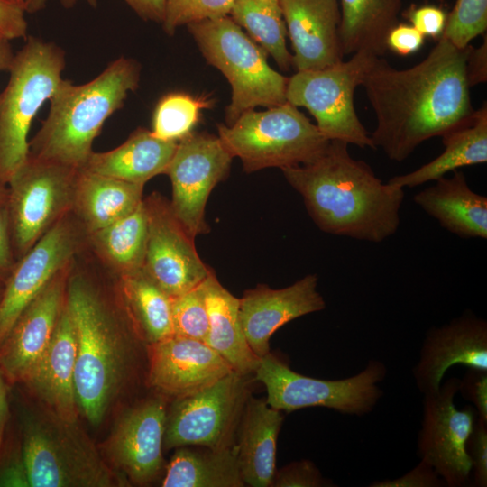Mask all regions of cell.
I'll use <instances>...</instances> for the list:
<instances>
[{"label": "cell", "instance_id": "cell-1", "mask_svg": "<svg viewBox=\"0 0 487 487\" xmlns=\"http://www.w3.org/2000/svg\"><path fill=\"white\" fill-rule=\"evenodd\" d=\"M471 45L459 49L440 37L419 63L398 69L378 57L362 86L376 116L373 146L391 161L458 125L474 111L466 78Z\"/></svg>", "mask_w": 487, "mask_h": 487}, {"label": "cell", "instance_id": "cell-2", "mask_svg": "<svg viewBox=\"0 0 487 487\" xmlns=\"http://www.w3.org/2000/svg\"><path fill=\"white\" fill-rule=\"evenodd\" d=\"M348 145L331 140L314 161L281 170L321 231L381 243L398 230L405 194L353 158Z\"/></svg>", "mask_w": 487, "mask_h": 487}, {"label": "cell", "instance_id": "cell-3", "mask_svg": "<svg viewBox=\"0 0 487 487\" xmlns=\"http://www.w3.org/2000/svg\"><path fill=\"white\" fill-rule=\"evenodd\" d=\"M66 307L73 323L75 391L79 413L99 425L131 379L138 335L86 277L68 278Z\"/></svg>", "mask_w": 487, "mask_h": 487}, {"label": "cell", "instance_id": "cell-4", "mask_svg": "<svg viewBox=\"0 0 487 487\" xmlns=\"http://www.w3.org/2000/svg\"><path fill=\"white\" fill-rule=\"evenodd\" d=\"M140 73L135 60L120 57L87 83L74 85L62 78L50 98L48 116L29 142V154L81 170L104 123L137 89Z\"/></svg>", "mask_w": 487, "mask_h": 487}, {"label": "cell", "instance_id": "cell-5", "mask_svg": "<svg viewBox=\"0 0 487 487\" xmlns=\"http://www.w3.org/2000/svg\"><path fill=\"white\" fill-rule=\"evenodd\" d=\"M21 455L30 487H112L124 483L78 420L63 418L45 407L24 416Z\"/></svg>", "mask_w": 487, "mask_h": 487}, {"label": "cell", "instance_id": "cell-6", "mask_svg": "<svg viewBox=\"0 0 487 487\" xmlns=\"http://www.w3.org/2000/svg\"><path fill=\"white\" fill-rule=\"evenodd\" d=\"M65 64L60 46L34 36L14 54L0 93V185L8 184L27 161L31 124L61 81Z\"/></svg>", "mask_w": 487, "mask_h": 487}, {"label": "cell", "instance_id": "cell-7", "mask_svg": "<svg viewBox=\"0 0 487 487\" xmlns=\"http://www.w3.org/2000/svg\"><path fill=\"white\" fill-rule=\"evenodd\" d=\"M187 26L207 62L231 85L226 125L257 106L267 108L287 102L289 78L269 65L268 54L229 15Z\"/></svg>", "mask_w": 487, "mask_h": 487}, {"label": "cell", "instance_id": "cell-8", "mask_svg": "<svg viewBox=\"0 0 487 487\" xmlns=\"http://www.w3.org/2000/svg\"><path fill=\"white\" fill-rule=\"evenodd\" d=\"M220 141L238 157L245 172L308 163L327 147L326 139L297 106L286 102L242 114L231 125L218 124Z\"/></svg>", "mask_w": 487, "mask_h": 487}, {"label": "cell", "instance_id": "cell-9", "mask_svg": "<svg viewBox=\"0 0 487 487\" xmlns=\"http://www.w3.org/2000/svg\"><path fill=\"white\" fill-rule=\"evenodd\" d=\"M378 57L360 51L321 69L299 70L289 78L287 102L305 107L329 141L338 140L375 150L371 135L354 108V92Z\"/></svg>", "mask_w": 487, "mask_h": 487}, {"label": "cell", "instance_id": "cell-10", "mask_svg": "<svg viewBox=\"0 0 487 487\" xmlns=\"http://www.w3.org/2000/svg\"><path fill=\"white\" fill-rule=\"evenodd\" d=\"M254 381L267 391V404L292 412L308 407H324L345 414L362 416L372 410L382 395L378 383L386 367L372 360L358 374L343 380H321L298 373L271 352L260 358Z\"/></svg>", "mask_w": 487, "mask_h": 487}, {"label": "cell", "instance_id": "cell-11", "mask_svg": "<svg viewBox=\"0 0 487 487\" xmlns=\"http://www.w3.org/2000/svg\"><path fill=\"white\" fill-rule=\"evenodd\" d=\"M251 375L233 371L213 384L172 400L167 410L163 448L234 446L248 398Z\"/></svg>", "mask_w": 487, "mask_h": 487}, {"label": "cell", "instance_id": "cell-12", "mask_svg": "<svg viewBox=\"0 0 487 487\" xmlns=\"http://www.w3.org/2000/svg\"><path fill=\"white\" fill-rule=\"evenodd\" d=\"M78 172L29 154L12 177L6 206L14 244L22 256L72 209Z\"/></svg>", "mask_w": 487, "mask_h": 487}, {"label": "cell", "instance_id": "cell-13", "mask_svg": "<svg viewBox=\"0 0 487 487\" xmlns=\"http://www.w3.org/2000/svg\"><path fill=\"white\" fill-rule=\"evenodd\" d=\"M233 156L218 136L190 133L178 142L165 172L170 179V208L195 238L209 232L205 208L213 188L229 173Z\"/></svg>", "mask_w": 487, "mask_h": 487}, {"label": "cell", "instance_id": "cell-14", "mask_svg": "<svg viewBox=\"0 0 487 487\" xmlns=\"http://www.w3.org/2000/svg\"><path fill=\"white\" fill-rule=\"evenodd\" d=\"M459 385L460 380L451 378L436 391L424 394L422 427L418 437L420 459L450 487L466 485L472 473L466 446L476 416L471 406L456 409L454 399Z\"/></svg>", "mask_w": 487, "mask_h": 487}, {"label": "cell", "instance_id": "cell-15", "mask_svg": "<svg viewBox=\"0 0 487 487\" xmlns=\"http://www.w3.org/2000/svg\"><path fill=\"white\" fill-rule=\"evenodd\" d=\"M166 397L147 398L116 420L102 447L111 469L125 482L148 485L161 473Z\"/></svg>", "mask_w": 487, "mask_h": 487}, {"label": "cell", "instance_id": "cell-16", "mask_svg": "<svg viewBox=\"0 0 487 487\" xmlns=\"http://www.w3.org/2000/svg\"><path fill=\"white\" fill-rule=\"evenodd\" d=\"M148 239L142 269L170 297L201 284L213 271L198 254L194 239L159 194L144 200Z\"/></svg>", "mask_w": 487, "mask_h": 487}, {"label": "cell", "instance_id": "cell-17", "mask_svg": "<svg viewBox=\"0 0 487 487\" xmlns=\"http://www.w3.org/2000/svg\"><path fill=\"white\" fill-rule=\"evenodd\" d=\"M78 232L69 214L59 220L14 266L0 299V345L24 308L69 267Z\"/></svg>", "mask_w": 487, "mask_h": 487}, {"label": "cell", "instance_id": "cell-18", "mask_svg": "<svg viewBox=\"0 0 487 487\" xmlns=\"http://www.w3.org/2000/svg\"><path fill=\"white\" fill-rule=\"evenodd\" d=\"M148 346V385L173 400L195 393L234 371L202 341L172 335Z\"/></svg>", "mask_w": 487, "mask_h": 487}, {"label": "cell", "instance_id": "cell-19", "mask_svg": "<svg viewBox=\"0 0 487 487\" xmlns=\"http://www.w3.org/2000/svg\"><path fill=\"white\" fill-rule=\"evenodd\" d=\"M317 283L316 274H308L282 289L259 284L244 291L240 299V323L248 345L258 357L270 353V339L280 327L326 308Z\"/></svg>", "mask_w": 487, "mask_h": 487}, {"label": "cell", "instance_id": "cell-20", "mask_svg": "<svg viewBox=\"0 0 487 487\" xmlns=\"http://www.w3.org/2000/svg\"><path fill=\"white\" fill-rule=\"evenodd\" d=\"M69 268L60 271L21 313L0 345V368L13 381H23L53 335L65 303Z\"/></svg>", "mask_w": 487, "mask_h": 487}, {"label": "cell", "instance_id": "cell-21", "mask_svg": "<svg viewBox=\"0 0 487 487\" xmlns=\"http://www.w3.org/2000/svg\"><path fill=\"white\" fill-rule=\"evenodd\" d=\"M455 364L487 371V324L469 312L427 333L413 371L418 390L436 391Z\"/></svg>", "mask_w": 487, "mask_h": 487}, {"label": "cell", "instance_id": "cell-22", "mask_svg": "<svg viewBox=\"0 0 487 487\" xmlns=\"http://www.w3.org/2000/svg\"><path fill=\"white\" fill-rule=\"evenodd\" d=\"M296 71L321 69L343 60L339 0H280Z\"/></svg>", "mask_w": 487, "mask_h": 487}, {"label": "cell", "instance_id": "cell-23", "mask_svg": "<svg viewBox=\"0 0 487 487\" xmlns=\"http://www.w3.org/2000/svg\"><path fill=\"white\" fill-rule=\"evenodd\" d=\"M77 342L66 302L60 314L51 340L23 381L43 406L69 419L79 413L75 391Z\"/></svg>", "mask_w": 487, "mask_h": 487}, {"label": "cell", "instance_id": "cell-24", "mask_svg": "<svg viewBox=\"0 0 487 487\" xmlns=\"http://www.w3.org/2000/svg\"><path fill=\"white\" fill-rule=\"evenodd\" d=\"M281 411L250 396L237 427L236 458L245 486L270 487L276 472Z\"/></svg>", "mask_w": 487, "mask_h": 487}, {"label": "cell", "instance_id": "cell-25", "mask_svg": "<svg viewBox=\"0 0 487 487\" xmlns=\"http://www.w3.org/2000/svg\"><path fill=\"white\" fill-rule=\"evenodd\" d=\"M414 196V201L450 233L463 238H487V198L474 192L464 172L453 171Z\"/></svg>", "mask_w": 487, "mask_h": 487}, {"label": "cell", "instance_id": "cell-26", "mask_svg": "<svg viewBox=\"0 0 487 487\" xmlns=\"http://www.w3.org/2000/svg\"><path fill=\"white\" fill-rule=\"evenodd\" d=\"M177 145L178 142L161 140L151 130L139 127L118 147L93 152L81 170L145 185L153 177L165 174Z\"/></svg>", "mask_w": 487, "mask_h": 487}, {"label": "cell", "instance_id": "cell-27", "mask_svg": "<svg viewBox=\"0 0 487 487\" xmlns=\"http://www.w3.org/2000/svg\"><path fill=\"white\" fill-rule=\"evenodd\" d=\"M441 138L445 148L440 155L413 171L390 179L388 183L400 188H415L460 168L486 163V103Z\"/></svg>", "mask_w": 487, "mask_h": 487}, {"label": "cell", "instance_id": "cell-28", "mask_svg": "<svg viewBox=\"0 0 487 487\" xmlns=\"http://www.w3.org/2000/svg\"><path fill=\"white\" fill-rule=\"evenodd\" d=\"M144 185L80 170L73 207L91 234L133 212L142 201Z\"/></svg>", "mask_w": 487, "mask_h": 487}, {"label": "cell", "instance_id": "cell-29", "mask_svg": "<svg viewBox=\"0 0 487 487\" xmlns=\"http://www.w3.org/2000/svg\"><path fill=\"white\" fill-rule=\"evenodd\" d=\"M209 328L205 343L243 374H253L258 357L248 345L239 318L240 299L229 292L214 271L202 282Z\"/></svg>", "mask_w": 487, "mask_h": 487}, {"label": "cell", "instance_id": "cell-30", "mask_svg": "<svg viewBox=\"0 0 487 487\" xmlns=\"http://www.w3.org/2000/svg\"><path fill=\"white\" fill-rule=\"evenodd\" d=\"M339 5L344 56L366 51L382 57L388 50L387 35L399 23L403 0H339Z\"/></svg>", "mask_w": 487, "mask_h": 487}, {"label": "cell", "instance_id": "cell-31", "mask_svg": "<svg viewBox=\"0 0 487 487\" xmlns=\"http://www.w3.org/2000/svg\"><path fill=\"white\" fill-rule=\"evenodd\" d=\"M162 487H244L235 444L212 449L181 446L166 465Z\"/></svg>", "mask_w": 487, "mask_h": 487}, {"label": "cell", "instance_id": "cell-32", "mask_svg": "<svg viewBox=\"0 0 487 487\" xmlns=\"http://www.w3.org/2000/svg\"><path fill=\"white\" fill-rule=\"evenodd\" d=\"M119 277L125 312L138 336L148 345L172 336L171 298L142 268Z\"/></svg>", "mask_w": 487, "mask_h": 487}, {"label": "cell", "instance_id": "cell-33", "mask_svg": "<svg viewBox=\"0 0 487 487\" xmlns=\"http://www.w3.org/2000/svg\"><path fill=\"white\" fill-rule=\"evenodd\" d=\"M89 235L96 251L119 276L142 269L148 239L144 199L127 216Z\"/></svg>", "mask_w": 487, "mask_h": 487}, {"label": "cell", "instance_id": "cell-34", "mask_svg": "<svg viewBox=\"0 0 487 487\" xmlns=\"http://www.w3.org/2000/svg\"><path fill=\"white\" fill-rule=\"evenodd\" d=\"M229 17L280 69H290L292 54L287 48V27L280 0H234Z\"/></svg>", "mask_w": 487, "mask_h": 487}, {"label": "cell", "instance_id": "cell-35", "mask_svg": "<svg viewBox=\"0 0 487 487\" xmlns=\"http://www.w3.org/2000/svg\"><path fill=\"white\" fill-rule=\"evenodd\" d=\"M208 102L182 92L163 96L152 115V134L164 141L179 142L190 133Z\"/></svg>", "mask_w": 487, "mask_h": 487}, {"label": "cell", "instance_id": "cell-36", "mask_svg": "<svg viewBox=\"0 0 487 487\" xmlns=\"http://www.w3.org/2000/svg\"><path fill=\"white\" fill-rule=\"evenodd\" d=\"M170 298L173 335L205 342L209 320L202 283Z\"/></svg>", "mask_w": 487, "mask_h": 487}, {"label": "cell", "instance_id": "cell-37", "mask_svg": "<svg viewBox=\"0 0 487 487\" xmlns=\"http://www.w3.org/2000/svg\"><path fill=\"white\" fill-rule=\"evenodd\" d=\"M487 28V0H456L440 37L464 49Z\"/></svg>", "mask_w": 487, "mask_h": 487}, {"label": "cell", "instance_id": "cell-38", "mask_svg": "<svg viewBox=\"0 0 487 487\" xmlns=\"http://www.w3.org/2000/svg\"><path fill=\"white\" fill-rule=\"evenodd\" d=\"M234 0H166L163 31L173 35L178 28L228 16Z\"/></svg>", "mask_w": 487, "mask_h": 487}, {"label": "cell", "instance_id": "cell-39", "mask_svg": "<svg viewBox=\"0 0 487 487\" xmlns=\"http://www.w3.org/2000/svg\"><path fill=\"white\" fill-rule=\"evenodd\" d=\"M326 480L315 464L308 460L293 462L276 470L272 487H320L326 486Z\"/></svg>", "mask_w": 487, "mask_h": 487}, {"label": "cell", "instance_id": "cell-40", "mask_svg": "<svg viewBox=\"0 0 487 487\" xmlns=\"http://www.w3.org/2000/svg\"><path fill=\"white\" fill-rule=\"evenodd\" d=\"M467 452L472 461L473 483L478 487L487 485V421L477 418L467 441Z\"/></svg>", "mask_w": 487, "mask_h": 487}, {"label": "cell", "instance_id": "cell-41", "mask_svg": "<svg viewBox=\"0 0 487 487\" xmlns=\"http://www.w3.org/2000/svg\"><path fill=\"white\" fill-rule=\"evenodd\" d=\"M403 15L420 33L433 38H440L447 17L442 8L428 5H412L403 13Z\"/></svg>", "mask_w": 487, "mask_h": 487}, {"label": "cell", "instance_id": "cell-42", "mask_svg": "<svg viewBox=\"0 0 487 487\" xmlns=\"http://www.w3.org/2000/svg\"><path fill=\"white\" fill-rule=\"evenodd\" d=\"M446 485L436 471L427 463H420L405 475L383 482H374L372 487H439Z\"/></svg>", "mask_w": 487, "mask_h": 487}, {"label": "cell", "instance_id": "cell-43", "mask_svg": "<svg viewBox=\"0 0 487 487\" xmlns=\"http://www.w3.org/2000/svg\"><path fill=\"white\" fill-rule=\"evenodd\" d=\"M459 391L475 405L479 418L487 421V371L470 369L460 381Z\"/></svg>", "mask_w": 487, "mask_h": 487}, {"label": "cell", "instance_id": "cell-44", "mask_svg": "<svg viewBox=\"0 0 487 487\" xmlns=\"http://www.w3.org/2000/svg\"><path fill=\"white\" fill-rule=\"evenodd\" d=\"M424 37L411 24L398 23L387 35V49L401 56L410 55L421 48Z\"/></svg>", "mask_w": 487, "mask_h": 487}, {"label": "cell", "instance_id": "cell-45", "mask_svg": "<svg viewBox=\"0 0 487 487\" xmlns=\"http://www.w3.org/2000/svg\"><path fill=\"white\" fill-rule=\"evenodd\" d=\"M27 28L24 8L11 0H0V33L10 41L25 38Z\"/></svg>", "mask_w": 487, "mask_h": 487}, {"label": "cell", "instance_id": "cell-46", "mask_svg": "<svg viewBox=\"0 0 487 487\" xmlns=\"http://www.w3.org/2000/svg\"><path fill=\"white\" fill-rule=\"evenodd\" d=\"M10 234L8 208L0 204V278L7 279L14 266Z\"/></svg>", "mask_w": 487, "mask_h": 487}, {"label": "cell", "instance_id": "cell-47", "mask_svg": "<svg viewBox=\"0 0 487 487\" xmlns=\"http://www.w3.org/2000/svg\"><path fill=\"white\" fill-rule=\"evenodd\" d=\"M466 78L471 87L485 83L487 80V39L484 34V41L478 48L469 51L466 60Z\"/></svg>", "mask_w": 487, "mask_h": 487}, {"label": "cell", "instance_id": "cell-48", "mask_svg": "<svg viewBox=\"0 0 487 487\" xmlns=\"http://www.w3.org/2000/svg\"><path fill=\"white\" fill-rule=\"evenodd\" d=\"M1 487H30L27 469L22 455L12 459L4 467H0Z\"/></svg>", "mask_w": 487, "mask_h": 487}, {"label": "cell", "instance_id": "cell-49", "mask_svg": "<svg viewBox=\"0 0 487 487\" xmlns=\"http://www.w3.org/2000/svg\"><path fill=\"white\" fill-rule=\"evenodd\" d=\"M141 19L161 23L166 0H123Z\"/></svg>", "mask_w": 487, "mask_h": 487}, {"label": "cell", "instance_id": "cell-50", "mask_svg": "<svg viewBox=\"0 0 487 487\" xmlns=\"http://www.w3.org/2000/svg\"><path fill=\"white\" fill-rule=\"evenodd\" d=\"M5 374L0 368V458H1V447L4 437L5 428L9 416V404L7 385L5 381ZM1 466V462H0Z\"/></svg>", "mask_w": 487, "mask_h": 487}, {"label": "cell", "instance_id": "cell-51", "mask_svg": "<svg viewBox=\"0 0 487 487\" xmlns=\"http://www.w3.org/2000/svg\"><path fill=\"white\" fill-rule=\"evenodd\" d=\"M79 0H60L65 8L73 7ZM90 6L96 7L97 0H85ZM49 0H23L25 13L35 14L44 9Z\"/></svg>", "mask_w": 487, "mask_h": 487}, {"label": "cell", "instance_id": "cell-52", "mask_svg": "<svg viewBox=\"0 0 487 487\" xmlns=\"http://www.w3.org/2000/svg\"><path fill=\"white\" fill-rule=\"evenodd\" d=\"M14 58L10 40L0 33V71H8Z\"/></svg>", "mask_w": 487, "mask_h": 487}, {"label": "cell", "instance_id": "cell-53", "mask_svg": "<svg viewBox=\"0 0 487 487\" xmlns=\"http://www.w3.org/2000/svg\"><path fill=\"white\" fill-rule=\"evenodd\" d=\"M7 200V188L0 185V204H5Z\"/></svg>", "mask_w": 487, "mask_h": 487}, {"label": "cell", "instance_id": "cell-54", "mask_svg": "<svg viewBox=\"0 0 487 487\" xmlns=\"http://www.w3.org/2000/svg\"><path fill=\"white\" fill-rule=\"evenodd\" d=\"M11 1L23 7V0H11Z\"/></svg>", "mask_w": 487, "mask_h": 487}]
</instances>
